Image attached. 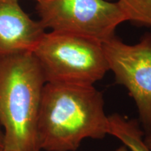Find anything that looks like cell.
Returning a JSON list of instances; mask_svg holds the SVG:
<instances>
[{
    "instance_id": "cell-12",
    "label": "cell",
    "mask_w": 151,
    "mask_h": 151,
    "mask_svg": "<svg viewBox=\"0 0 151 151\" xmlns=\"http://www.w3.org/2000/svg\"><path fill=\"white\" fill-rule=\"evenodd\" d=\"M36 1H37V2H38V1H41V0H36Z\"/></svg>"
},
{
    "instance_id": "cell-4",
    "label": "cell",
    "mask_w": 151,
    "mask_h": 151,
    "mask_svg": "<svg viewBox=\"0 0 151 151\" xmlns=\"http://www.w3.org/2000/svg\"><path fill=\"white\" fill-rule=\"evenodd\" d=\"M37 11L45 29L103 43L126 21L118 2L108 0H41Z\"/></svg>"
},
{
    "instance_id": "cell-10",
    "label": "cell",
    "mask_w": 151,
    "mask_h": 151,
    "mask_svg": "<svg viewBox=\"0 0 151 151\" xmlns=\"http://www.w3.org/2000/svg\"><path fill=\"white\" fill-rule=\"evenodd\" d=\"M4 134L3 132L0 130V151L4 150Z\"/></svg>"
},
{
    "instance_id": "cell-1",
    "label": "cell",
    "mask_w": 151,
    "mask_h": 151,
    "mask_svg": "<svg viewBox=\"0 0 151 151\" xmlns=\"http://www.w3.org/2000/svg\"><path fill=\"white\" fill-rule=\"evenodd\" d=\"M39 150L76 151L87 138L108 134L101 92L94 86L46 83L37 122Z\"/></svg>"
},
{
    "instance_id": "cell-6",
    "label": "cell",
    "mask_w": 151,
    "mask_h": 151,
    "mask_svg": "<svg viewBox=\"0 0 151 151\" xmlns=\"http://www.w3.org/2000/svg\"><path fill=\"white\" fill-rule=\"evenodd\" d=\"M45 30L39 20L22 10L18 0H0V57L33 52Z\"/></svg>"
},
{
    "instance_id": "cell-14",
    "label": "cell",
    "mask_w": 151,
    "mask_h": 151,
    "mask_svg": "<svg viewBox=\"0 0 151 151\" xmlns=\"http://www.w3.org/2000/svg\"><path fill=\"white\" fill-rule=\"evenodd\" d=\"M1 151H5V150H1Z\"/></svg>"
},
{
    "instance_id": "cell-8",
    "label": "cell",
    "mask_w": 151,
    "mask_h": 151,
    "mask_svg": "<svg viewBox=\"0 0 151 151\" xmlns=\"http://www.w3.org/2000/svg\"><path fill=\"white\" fill-rule=\"evenodd\" d=\"M126 21L151 26V0H118Z\"/></svg>"
},
{
    "instance_id": "cell-9",
    "label": "cell",
    "mask_w": 151,
    "mask_h": 151,
    "mask_svg": "<svg viewBox=\"0 0 151 151\" xmlns=\"http://www.w3.org/2000/svg\"><path fill=\"white\" fill-rule=\"evenodd\" d=\"M144 141L146 146L151 150V129L149 131L144 132Z\"/></svg>"
},
{
    "instance_id": "cell-13",
    "label": "cell",
    "mask_w": 151,
    "mask_h": 151,
    "mask_svg": "<svg viewBox=\"0 0 151 151\" xmlns=\"http://www.w3.org/2000/svg\"><path fill=\"white\" fill-rule=\"evenodd\" d=\"M108 1H112V0H108Z\"/></svg>"
},
{
    "instance_id": "cell-5",
    "label": "cell",
    "mask_w": 151,
    "mask_h": 151,
    "mask_svg": "<svg viewBox=\"0 0 151 151\" xmlns=\"http://www.w3.org/2000/svg\"><path fill=\"white\" fill-rule=\"evenodd\" d=\"M109 70L134 100L143 131L151 129V35L135 45L116 36L102 43Z\"/></svg>"
},
{
    "instance_id": "cell-7",
    "label": "cell",
    "mask_w": 151,
    "mask_h": 151,
    "mask_svg": "<svg viewBox=\"0 0 151 151\" xmlns=\"http://www.w3.org/2000/svg\"><path fill=\"white\" fill-rule=\"evenodd\" d=\"M108 134L115 137L130 151H151L144 141V131L139 121L118 113L108 116Z\"/></svg>"
},
{
    "instance_id": "cell-11",
    "label": "cell",
    "mask_w": 151,
    "mask_h": 151,
    "mask_svg": "<svg viewBox=\"0 0 151 151\" xmlns=\"http://www.w3.org/2000/svg\"><path fill=\"white\" fill-rule=\"evenodd\" d=\"M115 151H129V150H128V148L125 146L122 145V146L119 147L118 148H117Z\"/></svg>"
},
{
    "instance_id": "cell-2",
    "label": "cell",
    "mask_w": 151,
    "mask_h": 151,
    "mask_svg": "<svg viewBox=\"0 0 151 151\" xmlns=\"http://www.w3.org/2000/svg\"><path fill=\"white\" fill-rule=\"evenodd\" d=\"M46 83L32 52L0 57V125L4 150L40 151L37 122Z\"/></svg>"
},
{
    "instance_id": "cell-3",
    "label": "cell",
    "mask_w": 151,
    "mask_h": 151,
    "mask_svg": "<svg viewBox=\"0 0 151 151\" xmlns=\"http://www.w3.org/2000/svg\"><path fill=\"white\" fill-rule=\"evenodd\" d=\"M32 52L46 83L94 86L109 71L102 43L81 36L46 32Z\"/></svg>"
}]
</instances>
